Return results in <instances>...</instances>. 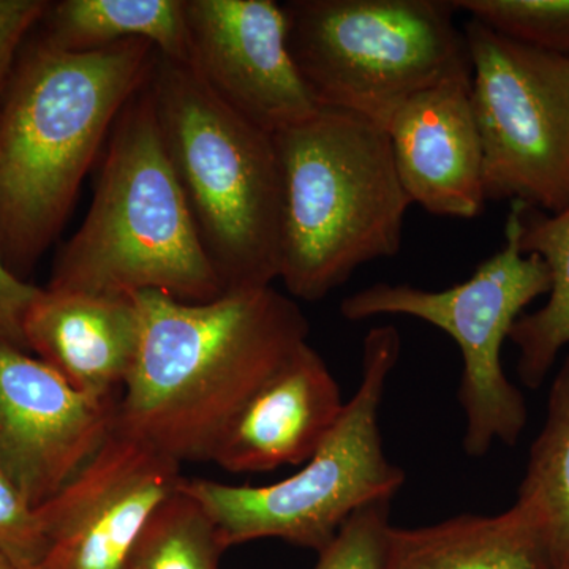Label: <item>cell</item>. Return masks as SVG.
I'll use <instances>...</instances> for the list:
<instances>
[{"instance_id":"6da1fadb","label":"cell","mask_w":569,"mask_h":569,"mask_svg":"<svg viewBox=\"0 0 569 569\" xmlns=\"http://www.w3.org/2000/svg\"><path fill=\"white\" fill-rule=\"evenodd\" d=\"M140 346L118 425L176 462H211L249 397L307 343L301 307L272 287L190 305L132 295Z\"/></svg>"},{"instance_id":"7a4b0ae2","label":"cell","mask_w":569,"mask_h":569,"mask_svg":"<svg viewBox=\"0 0 569 569\" xmlns=\"http://www.w3.org/2000/svg\"><path fill=\"white\" fill-rule=\"evenodd\" d=\"M141 40L69 52L26 41L0 103V254L24 277L61 233L116 119L156 69Z\"/></svg>"},{"instance_id":"3957f363","label":"cell","mask_w":569,"mask_h":569,"mask_svg":"<svg viewBox=\"0 0 569 569\" xmlns=\"http://www.w3.org/2000/svg\"><path fill=\"white\" fill-rule=\"evenodd\" d=\"M149 82L112 126L91 209L56 258L48 290H153L190 305L224 295L164 148Z\"/></svg>"},{"instance_id":"277c9868","label":"cell","mask_w":569,"mask_h":569,"mask_svg":"<svg viewBox=\"0 0 569 569\" xmlns=\"http://www.w3.org/2000/svg\"><path fill=\"white\" fill-rule=\"evenodd\" d=\"M282 173L279 279L291 298L321 301L402 246L411 206L387 130L320 108L274 134Z\"/></svg>"},{"instance_id":"5b68a950","label":"cell","mask_w":569,"mask_h":569,"mask_svg":"<svg viewBox=\"0 0 569 569\" xmlns=\"http://www.w3.org/2000/svg\"><path fill=\"white\" fill-rule=\"evenodd\" d=\"M149 84L164 148L224 293L272 287L283 206L274 134L228 107L192 67L159 56Z\"/></svg>"},{"instance_id":"8992f818","label":"cell","mask_w":569,"mask_h":569,"mask_svg":"<svg viewBox=\"0 0 569 569\" xmlns=\"http://www.w3.org/2000/svg\"><path fill=\"white\" fill-rule=\"evenodd\" d=\"M400 347L395 326H376L367 332L358 391L293 477L269 486L182 478L179 488L211 516L224 548L277 538L318 553L356 511L392 501L406 473L385 452L380 407Z\"/></svg>"},{"instance_id":"52a82bcc","label":"cell","mask_w":569,"mask_h":569,"mask_svg":"<svg viewBox=\"0 0 569 569\" xmlns=\"http://www.w3.org/2000/svg\"><path fill=\"white\" fill-rule=\"evenodd\" d=\"M283 10L288 50L318 107L381 129L418 92L471 74L452 0H293Z\"/></svg>"},{"instance_id":"ba28073f","label":"cell","mask_w":569,"mask_h":569,"mask_svg":"<svg viewBox=\"0 0 569 569\" xmlns=\"http://www.w3.org/2000/svg\"><path fill=\"white\" fill-rule=\"evenodd\" d=\"M522 204L512 201L505 244L466 282L441 291L378 282L340 302V316L348 321L413 317L458 343L463 359L458 395L466 417L463 451L470 458L488 455L497 441L512 447L527 426L526 399L505 373L501 348L523 310L549 293L550 276L538 254L520 249Z\"/></svg>"},{"instance_id":"9c48e42d","label":"cell","mask_w":569,"mask_h":569,"mask_svg":"<svg viewBox=\"0 0 569 569\" xmlns=\"http://www.w3.org/2000/svg\"><path fill=\"white\" fill-rule=\"evenodd\" d=\"M471 103L485 153L486 200L569 208V58L470 18Z\"/></svg>"},{"instance_id":"30bf717a","label":"cell","mask_w":569,"mask_h":569,"mask_svg":"<svg viewBox=\"0 0 569 569\" xmlns=\"http://www.w3.org/2000/svg\"><path fill=\"white\" fill-rule=\"evenodd\" d=\"M181 481V463L116 422L100 451L39 508L48 546L37 569H127L142 530Z\"/></svg>"},{"instance_id":"8fae6325","label":"cell","mask_w":569,"mask_h":569,"mask_svg":"<svg viewBox=\"0 0 569 569\" xmlns=\"http://www.w3.org/2000/svg\"><path fill=\"white\" fill-rule=\"evenodd\" d=\"M121 397L78 391L37 356L0 343V471L40 508L103 447Z\"/></svg>"},{"instance_id":"7c38bea8","label":"cell","mask_w":569,"mask_h":569,"mask_svg":"<svg viewBox=\"0 0 569 569\" xmlns=\"http://www.w3.org/2000/svg\"><path fill=\"white\" fill-rule=\"evenodd\" d=\"M190 66L247 121L277 134L320 107L291 58L283 6L272 0H186Z\"/></svg>"},{"instance_id":"4fadbf2b","label":"cell","mask_w":569,"mask_h":569,"mask_svg":"<svg viewBox=\"0 0 569 569\" xmlns=\"http://www.w3.org/2000/svg\"><path fill=\"white\" fill-rule=\"evenodd\" d=\"M387 132L400 183L411 204L440 217L475 219L485 211V153L471 74L408 99Z\"/></svg>"},{"instance_id":"5bb4252c","label":"cell","mask_w":569,"mask_h":569,"mask_svg":"<svg viewBox=\"0 0 569 569\" xmlns=\"http://www.w3.org/2000/svg\"><path fill=\"white\" fill-rule=\"evenodd\" d=\"M343 407L325 359L305 343L236 413L211 462L231 473L305 466L335 429Z\"/></svg>"},{"instance_id":"9a60e30c","label":"cell","mask_w":569,"mask_h":569,"mask_svg":"<svg viewBox=\"0 0 569 569\" xmlns=\"http://www.w3.org/2000/svg\"><path fill=\"white\" fill-rule=\"evenodd\" d=\"M29 351L74 389L122 396L140 346L132 296H99L41 288L24 321Z\"/></svg>"},{"instance_id":"2e32d148","label":"cell","mask_w":569,"mask_h":569,"mask_svg":"<svg viewBox=\"0 0 569 569\" xmlns=\"http://www.w3.org/2000/svg\"><path fill=\"white\" fill-rule=\"evenodd\" d=\"M383 569H553L539 520L526 505L460 515L388 533Z\"/></svg>"},{"instance_id":"e0dca14e","label":"cell","mask_w":569,"mask_h":569,"mask_svg":"<svg viewBox=\"0 0 569 569\" xmlns=\"http://www.w3.org/2000/svg\"><path fill=\"white\" fill-rule=\"evenodd\" d=\"M37 28L39 40L59 51L141 40L168 61L190 66L186 0H61L48 3Z\"/></svg>"},{"instance_id":"ac0fdd59","label":"cell","mask_w":569,"mask_h":569,"mask_svg":"<svg viewBox=\"0 0 569 569\" xmlns=\"http://www.w3.org/2000/svg\"><path fill=\"white\" fill-rule=\"evenodd\" d=\"M520 249L538 254L550 276L548 302L537 312L523 313L509 335L519 351L520 380L538 389L569 346V208L549 213L523 203Z\"/></svg>"},{"instance_id":"d6986e66","label":"cell","mask_w":569,"mask_h":569,"mask_svg":"<svg viewBox=\"0 0 569 569\" xmlns=\"http://www.w3.org/2000/svg\"><path fill=\"white\" fill-rule=\"evenodd\" d=\"M518 501L537 516L553 569H569V355L550 387Z\"/></svg>"},{"instance_id":"ffe728a7","label":"cell","mask_w":569,"mask_h":569,"mask_svg":"<svg viewBox=\"0 0 569 569\" xmlns=\"http://www.w3.org/2000/svg\"><path fill=\"white\" fill-rule=\"evenodd\" d=\"M224 550L211 516L179 488L153 512L127 569H220Z\"/></svg>"},{"instance_id":"44dd1931","label":"cell","mask_w":569,"mask_h":569,"mask_svg":"<svg viewBox=\"0 0 569 569\" xmlns=\"http://www.w3.org/2000/svg\"><path fill=\"white\" fill-rule=\"evenodd\" d=\"M501 36L569 58V0H452Z\"/></svg>"},{"instance_id":"7402d4cb","label":"cell","mask_w":569,"mask_h":569,"mask_svg":"<svg viewBox=\"0 0 569 569\" xmlns=\"http://www.w3.org/2000/svg\"><path fill=\"white\" fill-rule=\"evenodd\" d=\"M391 501L356 511L321 552L313 569H383Z\"/></svg>"},{"instance_id":"603a6c76","label":"cell","mask_w":569,"mask_h":569,"mask_svg":"<svg viewBox=\"0 0 569 569\" xmlns=\"http://www.w3.org/2000/svg\"><path fill=\"white\" fill-rule=\"evenodd\" d=\"M39 508L0 471V556L18 569H37L47 552Z\"/></svg>"},{"instance_id":"cb8c5ba5","label":"cell","mask_w":569,"mask_h":569,"mask_svg":"<svg viewBox=\"0 0 569 569\" xmlns=\"http://www.w3.org/2000/svg\"><path fill=\"white\" fill-rule=\"evenodd\" d=\"M48 0H0V103L26 41L36 31Z\"/></svg>"},{"instance_id":"d4e9b609","label":"cell","mask_w":569,"mask_h":569,"mask_svg":"<svg viewBox=\"0 0 569 569\" xmlns=\"http://www.w3.org/2000/svg\"><path fill=\"white\" fill-rule=\"evenodd\" d=\"M40 291L41 288L13 274L0 254V343L29 351L24 321Z\"/></svg>"},{"instance_id":"484cf974","label":"cell","mask_w":569,"mask_h":569,"mask_svg":"<svg viewBox=\"0 0 569 569\" xmlns=\"http://www.w3.org/2000/svg\"><path fill=\"white\" fill-rule=\"evenodd\" d=\"M0 569H18V568H14L13 565H11L10 561L6 559V557L0 556Z\"/></svg>"}]
</instances>
